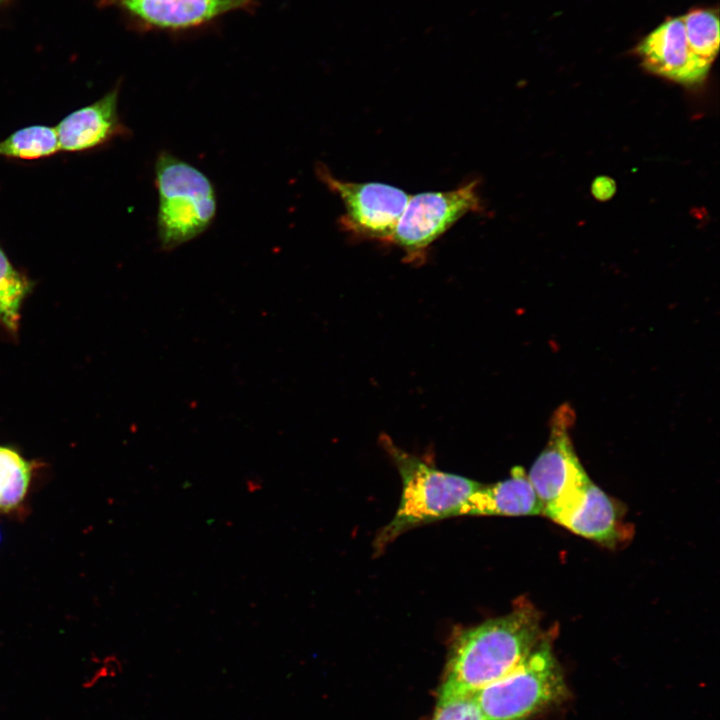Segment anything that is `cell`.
<instances>
[{"mask_svg":"<svg viewBox=\"0 0 720 720\" xmlns=\"http://www.w3.org/2000/svg\"><path fill=\"white\" fill-rule=\"evenodd\" d=\"M13 0H0V8L7 6Z\"/></svg>","mask_w":720,"mask_h":720,"instance_id":"cell-19","label":"cell"},{"mask_svg":"<svg viewBox=\"0 0 720 720\" xmlns=\"http://www.w3.org/2000/svg\"><path fill=\"white\" fill-rule=\"evenodd\" d=\"M60 150L56 128L34 125L22 128L0 142V155L37 159Z\"/></svg>","mask_w":720,"mask_h":720,"instance_id":"cell-14","label":"cell"},{"mask_svg":"<svg viewBox=\"0 0 720 720\" xmlns=\"http://www.w3.org/2000/svg\"><path fill=\"white\" fill-rule=\"evenodd\" d=\"M118 92L116 87L96 102L66 116L55 127L60 150L91 149L126 131L118 114Z\"/></svg>","mask_w":720,"mask_h":720,"instance_id":"cell-11","label":"cell"},{"mask_svg":"<svg viewBox=\"0 0 720 720\" xmlns=\"http://www.w3.org/2000/svg\"><path fill=\"white\" fill-rule=\"evenodd\" d=\"M692 52L712 64L719 49V18L713 9H694L681 16Z\"/></svg>","mask_w":720,"mask_h":720,"instance_id":"cell-16","label":"cell"},{"mask_svg":"<svg viewBox=\"0 0 720 720\" xmlns=\"http://www.w3.org/2000/svg\"><path fill=\"white\" fill-rule=\"evenodd\" d=\"M503 481L481 484L464 501L457 516H523L543 513V506L522 467Z\"/></svg>","mask_w":720,"mask_h":720,"instance_id":"cell-12","label":"cell"},{"mask_svg":"<svg viewBox=\"0 0 720 720\" xmlns=\"http://www.w3.org/2000/svg\"><path fill=\"white\" fill-rule=\"evenodd\" d=\"M616 190L615 182L606 176L596 178L592 184V193L598 200H608Z\"/></svg>","mask_w":720,"mask_h":720,"instance_id":"cell-18","label":"cell"},{"mask_svg":"<svg viewBox=\"0 0 720 720\" xmlns=\"http://www.w3.org/2000/svg\"><path fill=\"white\" fill-rule=\"evenodd\" d=\"M33 464L16 450L0 446V512L16 510L29 489Z\"/></svg>","mask_w":720,"mask_h":720,"instance_id":"cell-13","label":"cell"},{"mask_svg":"<svg viewBox=\"0 0 720 720\" xmlns=\"http://www.w3.org/2000/svg\"><path fill=\"white\" fill-rule=\"evenodd\" d=\"M573 423L574 412L567 404L554 412L548 443L527 475L542 503L543 513L589 479L570 439L569 429Z\"/></svg>","mask_w":720,"mask_h":720,"instance_id":"cell-7","label":"cell"},{"mask_svg":"<svg viewBox=\"0 0 720 720\" xmlns=\"http://www.w3.org/2000/svg\"><path fill=\"white\" fill-rule=\"evenodd\" d=\"M254 0H99L148 28L182 30L207 24L231 11L249 8Z\"/></svg>","mask_w":720,"mask_h":720,"instance_id":"cell-8","label":"cell"},{"mask_svg":"<svg viewBox=\"0 0 720 720\" xmlns=\"http://www.w3.org/2000/svg\"><path fill=\"white\" fill-rule=\"evenodd\" d=\"M432 720H483L474 696L436 705Z\"/></svg>","mask_w":720,"mask_h":720,"instance_id":"cell-17","label":"cell"},{"mask_svg":"<svg viewBox=\"0 0 720 720\" xmlns=\"http://www.w3.org/2000/svg\"><path fill=\"white\" fill-rule=\"evenodd\" d=\"M30 289L29 279L13 267L0 247V321L12 333L18 329L20 307Z\"/></svg>","mask_w":720,"mask_h":720,"instance_id":"cell-15","label":"cell"},{"mask_svg":"<svg viewBox=\"0 0 720 720\" xmlns=\"http://www.w3.org/2000/svg\"><path fill=\"white\" fill-rule=\"evenodd\" d=\"M320 180L342 200L344 230L369 240L390 242L408 202L405 191L384 183H356L335 178L322 164L316 168Z\"/></svg>","mask_w":720,"mask_h":720,"instance_id":"cell-6","label":"cell"},{"mask_svg":"<svg viewBox=\"0 0 720 720\" xmlns=\"http://www.w3.org/2000/svg\"><path fill=\"white\" fill-rule=\"evenodd\" d=\"M483 720H527L567 696L551 645L542 638L516 667L476 692Z\"/></svg>","mask_w":720,"mask_h":720,"instance_id":"cell-4","label":"cell"},{"mask_svg":"<svg viewBox=\"0 0 720 720\" xmlns=\"http://www.w3.org/2000/svg\"><path fill=\"white\" fill-rule=\"evenodd\" d=\"M158 191L157 236L163 251L201 235L211 225L217 210L214 186L198 168L167 151L155 161Z\"/></svg>","mask_w":720,"mask_h":720,"instance_id":"cell-3","label":"cell"},{"mask_svg":"<svg viewBox=\"0 0 720 720\" xmlns=\"http://www.w3.org/2000/svg\"><path fill=\"white\" fill-rule=\"evenodd\" d=\"M379 443L401 476L402 494L395 515L376 535V555L412 528L457 516L464 501L481 485L437 469L397 446L386 434L380 436Z\"/></svg>","mask_w":720,"mask_h":720,"instance_id":"cell-2","label":"cell"},{"mask_svg":"<svg viewBox=\"0 0 720 720\" xmlns=\"http://www.w3.org/2000/svg\"><path fill=\"white\" fill-rule=\"evenodd\" d=\"M543 514L573 533L606 547H614L621 537L614 502L590 478Z\"/></svg>","mask_w":720,"mask_h":720,"instance_id":"cell-10","label":"cell"},{"mask_svg":"<svg viewBox=\"0 0 720 720\" xmlns=\"http://www.w3.org/2000/svg\"><path fill=\"white\" fill-rule=\"evenodd\" d=\"M477 181L445 192L410 196L390 242L405 253L406 261L422 263L427 250L464 215L479 211Z\"/></svg>","mask_w":720,"mask_h":720,"instance_id":"cell-5","label":"cell"},{"mask_svg":"<svg viewBox=\"0 0 720 720\" xmlns=\"http://www.w3.org/2000/svg\"><path fill=\"white\" fill-rule=\"evenodd\" d=\"M0 542H1V532H0Z\"/></svg>","mask_w":720,"mask_h":720,"instance_id":"cell-20","label":"cell"},{"mask_svg":"<svg viewBox=\"0 0 720 720\" xmlns=\"http://www.w3.org/2000/svg\"><path fill=\"white\" fill-rule=\"evenodd\" d=\"M540 615L528 601L508 614L455 633L437 705L473 696L516 667L542 639Z\"/></svg>","mask_w":720,"mask_h":720,"instance_id":"cell-1","label":"cell"},{"mask_svg":"<svg viewBox=\"0 0 720 720\" xmlns=\"http://www.w3.org/2000/svg\"><path fill=\"white\" fill-rule=\"evenodd\" d=\"M635 51L648 71L685 85L702 82L711 67L690 49L681 17L661 23L639 42Z\"/></svg>","mask_w":720,"mask_h":720,"instance_id":"cell-9","label":"cell"}]
</instances>
